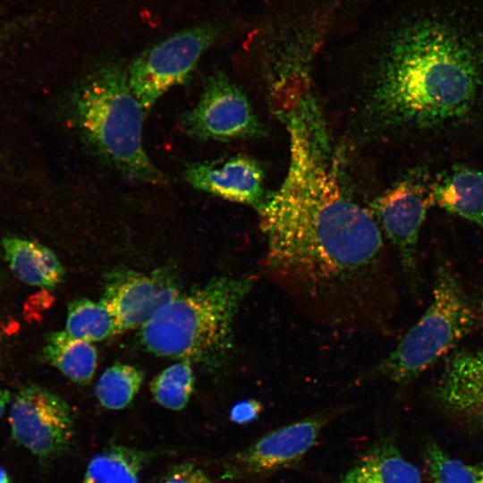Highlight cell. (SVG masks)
Masks as SVG:
<instances>
[{
  "mask_svg": "<svg viewBox=\"0 0 483 483\" xmlns=\"http://www.w3.org/2000/svg\"><path fill=\"white\" fill-rule=\"evenodd\" d=\"M169 450L110 445L89 462L82 483H139L142 470Z\"/></svg>",
  "mask_w": 483,
  "mask_h": 483,
  "instance_id": "cell-16",
  "label": "cell"
},
{
  "mask_svg": "<svg viewBox=\"0 0 483 483\" xmlns=\"http://www.w3.org/2000/svg\"><path fill=\"white\" fill-rule=\"evenodd\" d=\"M348 407L316 412L277 428L222 461L224 480L259 481L296 466L317 443L322 430Z\"/></svg>",
  "mask_w": 483,
  "mask_h": 483,
  "instance_id": "cell-6",
  "label": "cell"
},
{
  "mask_svg": "<svg viewBox=\"0 0 483 483\" xmlns=\"http://www.w3.org/2000/svg\"><path fill=\"white\" fill-rule=\"evenodd\" d=\"M9 423L13 439L40 462H51L69 449L75 428L70 404L38 385L21 388L12 400Z\"/></svg>",
  "mask_w": 483,
  "mask_h": 483,
  "instance_id": "cell-8",
  "label": "cell"
},
{
  "mask_svg": "<svg viewBox=\"0 0 483 483\" xmlns=\"http://www.w3.org/2000/svg\"><path fill=\"white\" fill-rule=\"evenodd\" d=\"M181 292L174 268L160 267L144 274L118 267L105 275L100 301L122 333L141 328Z\"/></svg>",
  "mask_w": 483,
  "mask_h": 483,
  "instance_id": "cell-10",
  "label": "cell"
},
{
  "mask_svg": "<svg viewBox=\"0 0 483 483\" xmlns=\"http://www.w3.org/2000/svg\"><path fill=\"white\" fill-rule=\"evenodd\" d=\"M337 483H421L418 468L399 451L392 436L367 448Z\"/></svg>",
  "mask_w": 483,
  "mask_h": 483,
  "instance_id": "cell-13",
  "label": "cell"
},
{
  "mask_svg": "<svg viewBox=\"0 0 483 483\" xmlns=\"http://www.w3.org/2000/svg\"><path fill=\"white\" fill-rule=\"evenodd\" d=\"M4 257L13 274L26 284L55 289L65 271L56 255L33 240L8 235L2 240Z\"/></svg>",
  "mask_w": 483,
  "mask_h": 483,
  "instance_id": "cell-14",
  "label": "cell"
},
{
  "mask_svg": "<svg viewBox=\"0 0 483 483\" xmlns=\"http://www.w3.org/2000/svg\"><path fill=\"white\" fill-rule=\"evenodd\" d=\"M143 378L141 369L129 364L114 363L98 379L95 387L96 397L107 410H123L132 402Z\"/></svg>",
  "mask_w": 483,
  "mask_h": 483,
  "instance_id": "cell-19",
  "label": "cell"
},
{
  "mask_svg": "<svg viewBox=\"0 0 483 483\" xmlns=\"http://www.w3.org/2000/svg\"><path fill=\"white\" fill-rule=\"evenodd\" d=\"M160 483H216L201 469L185 462L173 466Z\"/></svg>",
  "mask_w": 483,
  "mask_h": 483,
  "instance_id": "cell-22",
  "label": "cell"
},
{
  "mask_svg": "<svg viewBox=\"0 0 483 483\" xmlns=\"http://www.w3.org/2000/svg\"><path fill=\"white\" fill-rule=\"evenodd\" d=\"M65 331L89 343L121 333L108 309L100 301L96 302L87 298H76L69 302Z\"/></svg>",
  "mask_w": 483,
  "mask_h": 483,
  "instance_id": "cell-18",
  "label": "cell"
},
{
  "mask_svg": "<svg viewBox=\"0 0 483 483\" xmlns=\"http://www.w3.org/2000/svg\"><path fill=\"white\" fill-rule=\"evenodd\" d=\"M433 182L422 170L411 172L377 197L370 210L381 231L398 253L411 291L419 284L418 242L429 208L434 205Z\"/></svg>",
  "mask_w": 483,
  "mask_h": 483,
  "instance_id": "cell-7",
  "label": "cell"
},
{
  "mask_svg": "<svg viewBox=\"0 0 483 483\" xmlns=\"http://www.w3.org/2000/svg\"><path fill=\"white\" fill-rule=\"evenodd\" d=\"M0 483H10V478L6 470L0 466Z\"/></svg>",
  "mask_w": 483,
  "mask_h": 483,
  "instance_id": "cell-26",
  "label": "cell"
},
{
  "mask_svg": "<svg viewBox=\"0 0 483 483\" xmlns=\"http://www.w3.org/2000/svg\"><path fill=\"white\" fill-rule=\"evenodd\" d=\"M263 410L262 403L255 399H248L236 403L230 411V419L235 424L245 425L258 418Z\"/></svg>",
  "mask_w": 483,
  "mask_h": 483,
  "instance_id": "cell-23",
  "label": "cell"
},
{
  "mask_svg": "<svg viewBox=\"0 0 483 483\" xmlns=\"http://www.w3.org/2000/svg\"><path fill=\"white\" fill-rule=\"evenodd\" d=\"M43 356L65 377L79 385L89 384L97 365V351L89 343L69 335L65 330L47 335Z\"/></svg>",
  "mask_w": 483,
  "mask_h": 483,
  "instance_id": "cell-17",
  "label": "cell"
},
{
  "mask_svg": "<svg viewBox=\"0 0 483 483\" xmlns=\"http://www.w3.org/2000/svg\"><path fill=\"white\" fill-rule=\"evenodd\" d=\"M434 396L444 411L483 425V349L458 350L447 356Z\"/></svg>",
  "mask_w": 483,
  "mask_h": 483,
  "instance_id": "cell-12",
  "label": "cell"
},
{
  "mask_svg": "<svg viewBox=\"0 0 483 483\" xmlns=\"http://www.w3.org/2000/svg\"><path fill=\"white\" fill-rule=\"evenodd\" d=\"M476 307L478 312V325L480 326L483 333V297L481 298L479 305Z\"/></svg>",
  "mask_w": 483,
  "mask_h": 483,
  "instance_id": "cell-25",
  "label": "cell"
},
{
  "mask_svg": "<svg viewBox=\"0 0 483 483\" xmlns=\"http://www.w3.org/2000/svg\"><path fill=\"white\" fill-rule=\"evenodd\" d=\"M435 204L483 228V173L455 165L433 182Z\"/></svg>",
  "mask_w": 483,
  "mask_h": 483,
  "instance_id": "cell-15",
  "label": "cell"
},
{
  "mask_svg": "<svg viewBox=\"0 0 483 483\" xmlns=\"http://www.w3.org/2000/svg\"><path fill=\"white\" fill-rule=\"evenodd\" d=\"M72 111L83 141L111 168L131 180L166 182L144 148L146 114L122 65L106 63L86 75L72 96Z\"/></svg>",
  "mask_w": 483,
  "mask_h": 483,
  "instance_id": "cell-3",
  "label": "cell"
},
{
  "mask_svg": "<svg viewBox=\"0 0 483 483\" xmlns=\"http://www.w3.org/2000/svg\"><path fill=\"white\" fill-rule=\"evenodd\" d=\"M289 141L285 177L258 210L261 272L311 322L381 332L395 300L382 231L344 190L326 140L296 130Z\"/></svg>",
  "mask_w": 483,
  "mask_h": 483,
  "instance_id": "cell-1",
  "label": "cell"
},
{
  "mask_svg": "<svg viewBox=\"0 0 483 483\" xmlns=\"http://www.w3.org/2000/svg\"><path fill=\"white\" fill-rule=\"evenodd\" d=\"M11 399L10 393L0 386V418L4 414V410Z\"/></svg>",
  "mask_w": 483,
  "mask_h": 483,
  "instance_id": "cell-24",
  "label": "cell"
},
{
  "mask_svg": "<svg viewBox=\"0 0 483 483\" xmlns=\"http://www.w3.org/2000/svg\"><path fill=\"white\" fill-rule=\"evenodd\" d=\"M179 121L189 136L200 140H245L264 132L244 91L221 71L206 79L198 103Z\"/></svg>",
  "mask_w": 483,
  "mask_h": 483,
  "instance_id": "cell-9",
  "label": "cell"
},
{
  "mask_svg": "<svg viewBox=\"0 0 483 483\" xmlns=\"http://www.w3.org/2000/svg\"><path fill=\"white\" fill-rule=\"evenodd\" d=\"M184 178L198 191L250 206L257 211L267 198L264 170L258 161L247 155L189 164Z\"/></svg>",
  "mask_w": 483,
  "mask_h": 483,
  "instance_id": "cell-11",
  "label": "cell"
},
{
  "mask_svg": "<svg viewBox=\"0 0 483 483\" xmlns=\"http://www.w3.org/2000/svg\"><path fill=\"white\" fill-rule=\"evenodd\" d=\"M482 481H483V467H482Z\"/></svg>",
  "mask_w": 483,
  "mask_h": 483,
  "instance_id": "cell-27",
  "label": "cell"
},
{
  "mask_svg": "<svg viewBox=\"0 0 483 483\" xmlns=\"http://www.w3.org/2000/svg\"><path fill=\"white\" fill-rule=\"evenodd\" d=\"M191 363L181 360L159 374L150 382V392L155 401L171 411L185 408L194 388V374Z\"/></svg>",
  "mask_w": 483,
  "mask_h": 483,
  "instance_id": "cell-20",
  "label": "cell"
},
{
  "mask_svg": "<svg viewBox=\"0 0 483 483\" xmlns=\"http://www.w3.org/2000/svg\"><path fill=\"white\" fill-rule=\"evenodd\" d=\"M253 283L250 275H222L182 291L140 329V346L159 357L217 370L231 357L233 322Z\"/></svg>",
  "mask_w": 483,
  "mask_h": 483,
  "instance_id": "cell-2",
  "label": "cell"
},
{
  "mask_svg": "<svg viewBox=\"0 0 483 483\" xmlns=\"http://www.w3.org/2000/svg\"><path fill=\"white\" fill-rule=\"evenodd\" d=\"M477 324L476 305L453 270L440 265L427 309L367 376L406 385L453 352Z\"/></svg>",
  "mask_w": 483,
  "mask_h": 483,
  "instance_id": "cell-4",
  "label": "cell"
},
{
  "mask_svg": "<svg viewBox=\"0 0 483 483\" xmlns=\"http://www.w3.org/2000/svg\"><path fill=\"white\" fill-rule=\"evenodd\" d=\"M222 30L213 21L188 28L148 48L131 63L129 85L145 114L168 89L189 80Z\"/></svg>",
  "mask_w": 483,
  "mask_h": 483,
  "instance_id": "cell-5",
  "label": "cell"
},
{
  "mask_svg": "<svg viewBox=\"0 0 483 483\" xmlns=\"http://www.w3.org/2000/svg\"><path fill=\"white\" fill-rule=\"evenodd\" d=\"M425 462L430 483H483L482 468L453 457L435 442L427 445Z\"/></svg>",
  "mask_w": 483,
  "mask_h": 483,
  "instance_id": "cell-21",
  "label": "cell"
}]
</instances>
